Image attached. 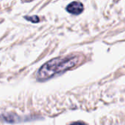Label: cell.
I'll use <instances>...</instances> for the list:
<instances>
[{
	"label": "cell",
	"mask_w": 125,
	"mask_h": 125,
	"mask_svg": "<svg viewBox=\"0 0 125 125\" xmlns=\"http://www.w3.org/2000/svg\"><path fill=\"white\" fill-rule=\"evenodd\" d=\"M81 59L78 55L53 59L39 69L37 73V79L39 81L48 80L75 67L81 62Z\"/></svg>",
	"instance_id": "cell-1"
},
{
	"label": "cell",
	"mask_w": 125,
	"mask_h": 125,
	"mask_svg": "<svg viewBox=\"0 0 125 125\" xmlns=\"http://www.w3.org/2000/svg\"><path fill=\"white\" fill-rule=\"evenodd\" d=\"M83 4L80 1H73L67 6L66 10L68 12L73 15H79L83 11Z\"/></svg>",
	"instance_id": "cell-2"
},
{
	"label": "cell",
	"mask_w": 125,
	"mask_h": 125,
	"mask_svg": "<svg viewBox=\"0 0 125 125\" xmlns=\"http://www.w3.org/2000/svg\"><path fill=\"white\" fill-rule=\"evenodd\" d=\"M24 18L27 21H29L32 23H38L40 21V18L37 15H34V16H25Z\"/></svg>",
	"instance_id": "cell-3"
},
{
	"label": "cell",
	"mask_w": 125,
	"mask_h": 125,
	"mask_svg": "<svg viewBox=\"0 0 125 125\" xmlns=\"http://www.w3.org/2000/svg\"><path fill=\"white\" fill-rule=\"evenodd\" d=\"M87 125L85 123H83V122H75V123H73L72 125Z\"/></svg>",
	"instance_id": "cell-4"
}]
</instances>
